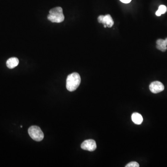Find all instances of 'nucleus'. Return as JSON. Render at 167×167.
<instances>
[{"mask_svg": "<svg viewBox=\"0 0 167 167\" xmlns=\"http://www.w3.org/2000/svg\"><path fill=\"white\" fill-rule=\"evenodd\" d=\"M81 82V78L79 74L77 72H73L67 76V79L66 87L70 92L76 90L79 86Z\"/></svg>", "mask_w": 167, "mask_h": 167, "instance_id": "1", "label": "nucleus"}, {"mask_svg": "<svg viewBox=\"0 0 167 167\" xmlns=\"http://www.w3.org/2000/svg\"><path fill=\"white\" fill-rule=\"evenodd\" d=\"M47 19L50 22L54 23H61L64 21L65 16L63 13V10L61 7L53 8L49 11L47 15Z\"/></svg>", "mask_w": 167, "mask_h": 167, "instance_id": "2", "label": "nucleus"}, {"mask_svg": "<svg viewBox=\"0 0 167 167\" xmlns=\"http://www.w3.org/2000/svg\"><path fill=\"white\" fill-rule=\"evenodd\" d=\"M28 132L30 137L35 141L40 142L43 139L44 135L43 131L38 126H32L28 129Z\"/></svg>", "mask_w": 167, "mask_h": 167, "instance_id": "3", "label": "nucleus"}, {"mask_svg": "<svg viewBox=\"0 0 167 167\" xmlns=\"http://www.w3.org/2000/svg\"><path fill=\"white\" fill-rule=\"evenodd\" d=\"M83 149L89 151H94L97 148L96 142L92 139H88L84 141L81 145Z\"/></svg>", "mask_w": 167, "mask_h": 167, "instance_id": "4", "label": "nucleus"}, {"mask_svg": "<svg viewBox=\"0 0 167 167\" xmlns=\"http://www.w3.org/2000/svg\"><path fill=\"white\" fill-rule=\"evenodd\" d=\"M99 23L103 24L104 25L108 27H112L114 25V21L112 16L110 14L107 15H100L98 18Z\"/></svg>", "mask_w": 167, "mask_h": 167, "instance_id": "5", "label": "nucleus"}, {"mask_svg": "<svg viewBox=\"0 0 167 167\" xmlns=\"http://www.w3.org/2000/svg\"><path fill=\"white\" fill-rule=\"evenodd\" d=\"M149 89L153 93H158L163 91L164 86L163 84L159 81H154L151 83L149 85Z\"/></svg>", "mask_w": 167, "mask_h": 167, "instance_id": "6", "label": "nucleus"}, {"mask_svg": "<svg viewBox=\"0 0 167 167\" xmlns=\"http://www.w3.org/2000/svg\"><path fill=\"white\" fill-rule=\"evenodd\" d=\"M19 63V59L16 57L9 59L6 62L7 67L10 69L14 68L18 66Z\"/></svg>", "mask_w": 167, "mask_h": 167, "instance_id": "7", "label": "nucleus"}, {"mask_svg": "<svg viewBox=\"0 0 167 167\" xmlns=\"http://www.w3.org/2000/svg\"><path fill=\"white\" fill-rule=\"evenodd\" d=\"M157 48L158 50L165 52L167 49V43L165 40L162 39H159L157 41Z\"/></svg>", "mask_w": 167, "mask_h": 167, "instance_id": "8", "label": "nucleus"}, {"mask_svg": "<svg viewBox=\"0 0 167 167\" xmlns=\"http://www.w3.org/2000/svg\"><path fill=\"white\" fill-rule=\"evenodd\" d=\"M133 122L136 124H141L143 121V118L142 115L138 113H134L132 116Z\"/></svg>", "mask_w": 167, "mask_h": 167, "instance_id": "9", "label": "nucleus"}, {"mask_svg": "<svg viewBox=\"0 0 167 167\" xmlns=\"http://www.w3.org/2000/svg\"><path fill=\"white\" fill-rule=\"evenodd\" d=\"M167 8L165 5H161L159 7L158 10L156 13V14L157 16H160L162 14H164L167 12Z\"/></svg>", "mask_w": 167, "mask_h": 167, "instance_id": "10", "label": "nucleus"}, {"mask_svg": "<svg viewBox=\"0 0 167 167\" xmlns=\"http://www.w3.org/2000/svg\"><path fill=\"white\" fill-rule=\"evenodd\" d=\"M126 167H139V165L136 161H132L127 164L125 166Z\"/></svg>", "mask_w": 167, "mask_h": 167, "instance_id": "11", "label": "nucleus"}, {"mask_svg": "<svg viewBox=\"0 0 167 167\" xmlns=\"http://www.w3.org/2000/svg\"><path fill=\"white\" fill-rule=\"evenodd\" d=\"M120 1L124 3H129L132 1V0H120Z\"/></svg>", "mask_w": 167, "mask_h": 167, "instance_id": "12", "label": "nucleus"}]
</instances>
